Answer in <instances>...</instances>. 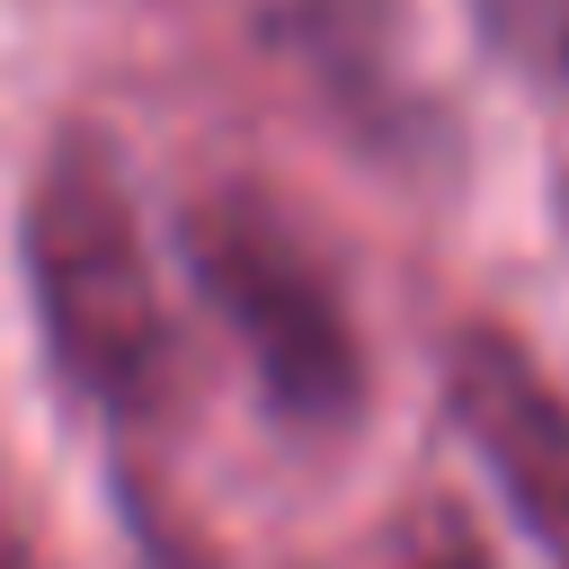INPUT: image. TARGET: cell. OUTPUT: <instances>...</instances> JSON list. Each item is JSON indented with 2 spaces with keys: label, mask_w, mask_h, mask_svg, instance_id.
I'll return each mask as SVG.
<instances>
[{
  "label": "cell",
  "mask_w": 569,
  "mask_h": 569,
  "mask_svg": "<svg viewBox=\"0 0 569 569\" xmlns=\"http://www.w3.org/2000/svg\"><path fill=\"white\" fill-rule=\"evenodd\" d=\"M18 249H27V293H36V329H44L53 373L107 418L160 409L178 338H169L160 267H151L142 213H133V187H124L107 133L71 124L36 160Z\"/></svg>",
  "instance_id": "1"
},
{
  "label": "cell",
  "mask_w": 569,
  "mask_h": 569,
  "mask_svg": "<svg viewBox=\"0 0 569 569\" xmlns=\"http://www.w3.org/2000/svg\"><path fill=\"white\" fill-rule=\"evenodd\" d=\"M178 249L284 427H347L365 409V329L329 249L293 222L284 196L249 178L204 187L178 213Z\"/></svg>",
  "instance_id": "2"
},
{
  "label": "cell",
  "mask_w": 569,
  "mask_h": 569,
  "mask_svg": "<svg viewBox=\"0 0 569 569\" xmlns=\"http://www.w3.org/2000/svg\"><path fill=\"white\" fill-rule=\"evenodd\" d=\"M445 409L525 516V533L569 569V391L507 329H462L445 356Z\"/></svg>",
  "instance_id": "3"
},
{
  "label": "cell",
  "mask_w": 569,
  "mask_h": 569,
  "mask_svg": "<svg viewBox=\"0 0 569 569\" xmlns=\"http://www.w3.org/2000/svg\"><path fill=\"white\" fill-rule=\"evenodd\" d=\"M471 27L507 71L569 89V0H471Z\"/></svg>",
  "instance_id": "4"
},
{
  "label": "cell",
  "mask_w": 569,
  "mask_h": 569,
  "mask_svg": "<svg viewBox=\"0 0 569 569\" xmlns=\"http://www.w3.org/2000/svg\"><path fill=\"white\" fill-rule=\"evenodd\" d=\"M400 569H498V560H489V551H480V533L462 525V533H436L427 551H409Z\"/></svg>",
  "instance_id": "5"
},
{
  "label": "cell",
  "mask_w": 569,
  "mask_h": 569,
  "mask_svg": "<svg viewBox=\"0 0 569 569\" xmlns=\"http://www.w3.org/2000/svg\"><path fill=\"white\" fill-rule=\"evenodd\" d=\"M0 569H44V551H36V525L9 507V489H0Z\"/></svg>",
  "instance_id": "6"
}]
</instances>
